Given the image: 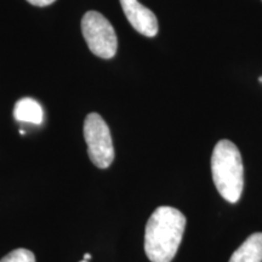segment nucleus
I'll list each match as a JSON object with an SVG mask.
<instances>
[{
    "label": "nucleus",
    "instance_id": "f03ea898",
    "mask_svg": "<svg viewBox=\"0 0 262 262\" xmlns=\"http://www.w3.org/2000/svg\"><path fill=\"white\" fill-rule=\"evenodd\" d=\"M212 180L221 196L237 203L244 187L243 160L237 146L228 140L219 141L211 156Z\"/></svg>",
    "mask_w": 262,
    "mask_h": 262
},
{
    "label": "nucleus",
    "instance_id": "20e7f679",
    "mask_svg": "<svg viewBox=\"0 0 262 262\" xmlns=\"http://www.w3.org/2000/svg\"><path fill=\"white\" fill-rule=\"evenodd\" d=\"M84 139L94 165L107 169L114 160V147L110 127L100 114H88L84 122Z\"/></svg>",
    "mask_w": 262,
    "mask_h": 262
},
{
    "label": "nucleus",
    "instance_id": "f8f14e48",
    "mask_svg": "<svg viewBox=\"0 0 262 262\" xmlns=\"http://www.w3.org/2000/svg\"><path fill=\"white\" fill-rule=\"evenodd\" d=\"M260 81H262V78H260Z\"/></svg>",
    "mask_w": 262,
    "mask_h": 262
},
{
    "label": "nucleus",
    "instance_id": "1a4fd4ad",
    "mask_svg": "<svg viewBox=\"0 0 262 262\" xmlns=\"http://www.w3.org/2000/svg\"><path fill=\"white\" fill-rule=\"evenodd\" d=\"M29 4L34 5V6H39V8H42V6H48L51 5L52 3H55L56 0H27Z\"/></svg>",
    "mask_w": 262,
    "mask_h": 262
},
{
    "label": "nucleus",
    "instance_id": "9d476101",
    "mask_svg": "<svg viewBox=\"0 0 262 262\" xmlns=\"http://www.w3.org/2000/svg\"><path fill=\"white\" fill-rule=\"evenodd\" d=\"M90 258H91V255H90V254H85V255H84V260L89 261Z\"/></svg>",
    "mask_w": 262,
    "mask_h": 262
},
{
    "label": "nucleus",
    "instance_id": "9b49d317",
    "mask_svg": "<svg viewBox=\"0 0 262 262\" xmlns=\"http://www.w3.org/2000/svg\"><path fill=\"white\" fill-rule=\"evenodd\" d=\"M80 262H89V261H86V260H83V261H80Z\"/></svg>",
    "mask_w": 262,
    "mask_h": 262
},
{
    "label": "nucleus",
    "instance_id": "7ed1b4c3",
    "mask_svg": "<svg viewBox=\"0 0 262 262\" xmlns=\"http://www.w3.org/2000/svg\"><path fill=\"white\" fill-rule=\"evenodd\" d=\"M81 32L90 51L110 60L116 56L118 39L111 22L97 11H88L81 19Z\"/></svg>",
    "mask_w": 262,
    "mask_h": 262
},
{
    "label": "nucleus",
    "instance_id": "6e6552de",
    "mask_svg": "<svg viewBox=\"0 0 262 262\" xmlns=\"http://www.w3.org/2000/svg\"><path fill=\"white\" fill-rule=\"evenodd\" d=\"M0 262H35V256L27 249H16L3 257Z\"/></svg>",
    "mask_w": 262,
    "mask_h": 262
},
{
    "label": "nucleus",
    "instance_id": "39448f33",
    "mask_svg": "<svg viewBox=\"0 0 262 262\" xmlns=\"http://www.w3.org/2000/svg\"><path fill=\"white\" fill-rule=\"evenodd\" d=\"M120 5L127 21L137 32L148 38L156 37L159 29L158 19L149 9L137 0H120Z\"/></svg>",
    "mask_w": 262,
    "mask_h": 262
},
{
    "label": "nucleus",
    "instance_id": "f257e3e1",
    "mask_svg": "<svg viewBox=\"0 0 262 262\" xmlns=\"http://www.w3.org/2000/svg\"><path fill=\"white\" fill-rule=\"evenodd\" d=\"M186 217L171 206H159L150 215L145 231V251L152 262H171L181 244Z\"/></svg>",
    "mask_w": 262,
    "mask_h": 262
},
{
    "label": "nucleus",
    "instance_id": "0eeeda50",
    "mask_svg": "<svg viewBox=\"0 0 262 262\" xmlns=\"http://www.w3.org/2000/svg\"><path fill=\"white\" fill-rule=\"evenodd\" d=\"M14 117L17 122L39 125L44 119V112H42V108L38 101L31 97H24L16 102Z\"/></svg>",
    "mask_w": 262,
    "mask_h": 262
},
{
    "label": "nucleus",
    "instance_id": "423d86ee",
    "mask_svg": "<svg viewBox=\"0 0 262 262\" xmlns=\"http://www.w3.org/2000/svg\"><path fill=\"white\" fill-rule=\"evenodd\" d=\"M229 262H262V233L251 234L234 251Z\"/></svg>",
    "mask_w": 262,
    "mask_h": 262
}]
</instances>
